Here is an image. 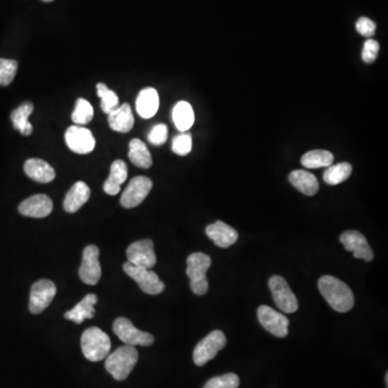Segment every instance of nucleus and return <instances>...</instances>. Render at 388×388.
Instances as JSON below:
<instances>
[{"mask_svg": "<svg viewBox=\"0 0 388 388\" xmlns=\"http://www.w3.org/2000/svg\"><path fill=\"white\" fill-rule=\"evenodd\" d=\"M172 150L174 154H178V156H187L190 154V151L192 150V137L190 134L183 132L174 137Z\"/></svg>", "mask_w": 388, "mask_h": 388, "instance_id": "obj_34", "label": "nucleus"}, {"mask_svg": "<svg viewBox=\"0 0 388 388\" xmlns=\"http://www.w3.org/2000/svg\"><path fill=\"white\" fill-rule=\"evenodd\" d=\"M52 200L45 194H36L23 201L19 212L25 217L45 218L52 213Z\"/></svg>", "mask_w": 388, "mask_h": 388, "instance_id": "obj_16", "label": "nucleus"}, {"mask_svg": "<svg viewBox=\"0 0 388 388\" xmlns=\"http://www.w3.org/2000/svg\"><path fill=\"white\" fill-rule=\"evenodd\" d=\"M356 30L357 32L360 34L361 36L364 37L371 38L376 34V25L374 21L370 20L366 17H363V18L359 19L356 23Z\"/></svg>", "mask_w": 388, "mask_h": 388, "instance_id": "obj_37", "label": "nucleus"}, {"mask_svg": "<svg viewBox=\"0 0 388 388\" xmlns=\"http://www.w3.org/2000/svg\"><path fill=\"white\" fill-rule=\"evenodd\" d=\"M210 265L212 259L203 252H194L187 259V275L190 278L191 290L196 296L207 294L208 280L206 273Z\"/></svg>", "mask_w": 388, "mask_h": 388, "instance_id": "obj_4", "label": "nucleus"}, {"mask_svg": "<svg viewBox=\"0 0 388 388\" xmlns=\"http://www.w3.org/2000/svg\"><path fill=\"white\" fill-rule=\"evenodd\" d=\"M94 116V109L88 101L84 99H77L72 119L77 125L89 124Z\"/></svg>", "mask_w": 388, "mask_h": 388, "instance_id": "obj_31", "label": "nucleus"}, {"mask_svg": "<svg viewBox=\"0 0 388 388\" xmlns=\"http://www.w3.org/2000/svg\"><path fill=\"white\" fill-rule=\"evenodd\" d=\"M109 126L114 131L119 133H127L134 126V116L131 106L124 103L121 106L114 109V112L108 114Z\"/></svg>", "mask_w": 388, "mask_h": 388, "instance_id": "obj_21", "label": "nucleus"}, {"mask_svg": "<svg viewBox=\"0 0 388 388\" xmlns=\"http://www.w3.org/2000/svg\"><path fill=\"white\" fill-rule=\"evenodd\" d=\"M139 361V351L135 347L124 345L109 354L105 368L116 381H124L130 376Z\"/></svg>", "mask_w": 388, "mask_h": 388, "instance_id": "obj_2", "label": "nucleus"}, {"mask_svg": "<svg viewBox=\"0 0 388 388\" xmlns=\"http://www.w3.org/2000/svg\"><path fill=\"white\" fill-rule=\"evenodd\" d=\"M126 257L133 265L152 269L156 263L154 242L151 240H141L133 243L126 249Z\"/></svg>", "mask_w": 388, "mask_h": 388, "instance_id": "obj_14", "label": "nucleus"}, {"mask_svg": "<svg viewBox=\"0 0 388 388\" xmlns=\"http://www.w3.org/2000/svg\"><path fill=\"white\" fill-rule=\"evenodd\" d=\"M68 148L78 154H88L95 148V139L90 130L80 125L70 126L65 133Z\"/></svg>", "mask_w": 388, "mask_h": 388, "instance_id": "obj_13", "label": "nucleus"}, {"mask_svg": "<svg viewBox=\"0 0 388 388\" xmlns=\"http://www.w3.org/2000/svg\"><path fill=\"white\" fill-rule=\"evenodd\" d=\"M24 171L30 179L37 183H49L55 178L54 168L41 159L28 160L24 164Z\"/></svg>", "mask_w": 388, "mask_h": 388, "instance_id": "obj_18", "label": "nucleus"}, {"mask_svg": "<svg viewBox=\"0 0 388 388\" xmlns=\"http://www.w3.org/2000/svg\"><path fill=\"white\" fill-rule=\"evenodd\" d=\"M81 349L88 360L97 363L108 356L112 342L102 329L91 327L82 334Z\"/></svg>", "mask_w": 388, "mask_h": 388, "instance_id": "obj_3", "label": "nucleus"}, {"mask_svg": "<svg viewBox=\"0 0 388 388\" xmlns=\"http://www.w3.org/2000/svg\"><path fill=\"white\" fill-rule=\"evenodd\" d=\"M168 130L165 124H156L148 135L149 143L154 146H161L167 141Z\"/></svg>", "mask_w": 388, "mask_h": 388, "instance_id": "obj_35", "label": "nucleus"}, {"mask_svg": "<svg viewBox=\"0 0 388 388\" xmlns=\"http://www.w3.org/2000/svg\"><path fill=\"white\" fill-rule=\"evenodd\" d=\"M32 112H34V105L30 102H26L14 109L11 114L13 127L20 131L24 136H30L32 134V125L28 121V118Z\"/></svg>", "mask_w": 388, "mask_h": 388, "instance_id": "obj_25", "label": "nucleus"}, {"mask_svg": "<svg viewBox=\"0 0 388 388\" xmlns=\"http://www.w3.org/2000/svg\"><path fill=\"white\" fill-rule=\"evenodd\" d=\"M269 290L272 292V297L274 299L275 305L280 311L292 314L299 309L296 294L290 289L289 285L285 278L278 275H274L269 280Z\"/></svg>", "mask_w": 388, "mask_h": 388, "instance_id": "obj_8", "label": "nucleus"}, {"mask_svg": "<svg viewBox=\"0 0 388 388\" xmlns=\"http://www.w3.org/2000/svg\"><path fill=\"white\" fill-rule=\"evenodd\" d=\"M97 303V296L89 294L78 303L74 309L65 313L64 317L67 320H72L76 324H81L84 319H91L94 317V305Z\"/></svg>", "mask_w": 388, "mask_h": 388, "instance_id": "obj_22", "label": "nucleus"}, {"mask_svg": "<svg viewBox=\"0 0 388 388\" xmlns=\"http://www.w3.org/2000/svg\"><path fill=\"white\" fill-rule=\"evenodd\" d=\"M378 50H380V45H378V42L376 40H366L364 49H363V53H361L363 61L367 63V64L374 63L376 60V57H378Z\"/></svg>", "mask_w": 388, "mask_h": 388, "instance_id": "obj_36", "label": "nucleus"}, {"mask_svg": "<svg viewBox=\"0 0 388 388\" xmlns=\"http://www.w3.org/2000/svg\"><path fill=\"white\" fill-rule=\"evenodd\" d=\"M114 332L125 345L131 347H150L154 342L152 334L141 331L125 317H119L114 320Z\"/></svg>", "mask_w": 388, "mask_h": 388, "instance_id": "obj_6", "label": "nucleus"}, {"mask_svg": "<svg viewBox=\"0 0 388 388\" xmlns=\"http://www.w3.org/2000/svg\"><path fill=\"white\" fill-rule=\"evenodd\" d=\"M57 294V286L49 280H40L32 285L30 290V311L32 314H40L45 311Z\"/></svg>", "mask_w": 388, "mask_h": 388, "instance_id": "obj_9", "label": "nucleus"}, {"mask_svg": "<svg viewBox=\"0 0 388 388\" xmlns=\"http://www.w3.org/2000/svg\"><path fill=\"white\" fill-rule=\"evenodd\" d=\"M160 99L154 88H146L139 92L136 99V110L143 119H150L158 112Z\"/></svg>", "mask_w": 388, "mask_h": 388, "instance_id": "obj_20", "label": "nucleus"}, {"mask_svg": "<svg viewBox=\"0 0 388 388\" xmlns=\"http://www.w3.org/2000/svg\"><path fill=\"white\" fill-rule=\"evenodd\" d=\"M351 164L347 162H342V163L336 164V165H330L327 167L326 171L324 172L323 178L325 183L330 185H339V183H344L347 179L349 178L351 175Z\"/></svg>", "mask_w": 388, "mask_h": 388, "instance_id": "obj_29", "label": "nucleus"}, {"mask_svg": "<svg viewBox=\"0 0 388 388\" xmlns=\"http://www.w3.org/2000/svg\"><path fill=\"white\" fill-rule=\"evenodd\" d=\"M99 249L95 245L84 248L82 263L79 269L80 280L87 285H96L102 276V269L99 265Z\"/></svg>", "mask_w": 388, "mask_h": 388, "instance_id": "obj_11", "label": "nucleus"}, {"mask_svg": "<svg viewBox=\"0 0 388 388\" xmlns=\"http://www.w3.org/2000/svg\"><path fill=\"white\" fill-rule=\"evenodd\" d=\"M318 288L323 297L334 311L347 313L353 309L355 305L353 292L339 278L331 275H325L319 278Z\"/></svg>", "mask_w": 388, "mask_h": 388, "instance_id": "obj_1", "label": "nucleus"}, {"mask_svg": "<svg viewBox=\"0 0 388 388\" xmlns=\"http://www.w3.org/2000/svg\"><path fill=\"white\" fill-rule=\"evenodd\" d=\"M240 378L236 374H227L225 376L210 378L203 388H238Z\"/></svg>", "mask_w": 388, "mask_h": 388, "instance_id": "obj_33", "label": "nucleus"}, {"mask_svg": "<svg viewBox=\"0 0 388 388\" xmlns=\"http://www.w3.org/2000/svg\"><path fill=\"white\" fill-rule=\"evenodd\" d=\"M289 181L294 188L305 196H315L318 192L319 183L316 177L309 172L297 170L290 173Z\"/></svg>", "mask_w": 388, "mask_h": 388, "instance_id": "obj_24", "label": "nucleus"}, {"mask_svg": "<svg viewBox=\"0 0 388 388\" xmlns=\"http://www.w3.org/2000/svg\"><path fill=\"white\" fill-rule=\"evenodd\" d=\"M227 338L221 330H214L205 336L193 351V361L198 367H203L217 356L218 351L225 349Z\"/></svg>", "mask_w": 388, "mask_h": 388, "instance_id": "obj_5", "label": "nucleus"}, {"mask_svg": "<svg viewBox=\"0 0 388 388\" xmlns=\"http://www.w3.org/2000/svg\"><path fill=\"white\" fill-rule=\"evenodd\" d=\"M258 319L263 328L277 338H285L288 334L289 319L272 307L263 305L258 309Z\"/></svg>", "mask_w": 388, "mask_h": 388, "instance_id": "obj_12", "label": "nucleus"}, {"mask_svg": "<svg viewBox=\"0 0 388 388\" xmlns=\"http://www.w3.org/2000/svg\"><path fill=\"white\" fill-rule=\"evenodd\" d=\"M91 190L83 181H77L67 192L64 200V210L67 213H76L89 201Z\"/></svg>", "mask_w": 388, "mask_h": 388, "instance_id": "obj_19", "label": "nucleus"}, {"mask_svg": "<svg viewBox=\"0 0 388 388\" xmlns=\"http://www.w3.org/2000/svg\"><path fill=\"white\" fill-rule=\"evenodd\" d=\"M18 66L17 61L0 59V85L7 87L13 81L18 72Z\"/></svg>", "mask_w": 388, "mask_h": 388, "instance_id": "obj_32", "label": "nucleus"}, {"mask_svg": "<svg viewBox=\"0 0 388 388\" xmlns=\"http://www.w3.org/2000/svg\"><path fill=\"white\" fill-rule=\"evenodd\" d=\"M340 242L347 252H353L354 257L356 259H364L369 263L374 258V250L369 245L368 241L358 231H345L340 236Z\"/></svg>", "mask_w": 388, "mask_h": 388, "instance_id": "obj_15", "label": "nucleus"}, {"mask_svg": "<svg viewBox=\"0 0 388 388\" xmlns=\"http://www.w3.org/2000/svg\"><path fill=\"white\" fill-rule=\"evenodd\" d=\"M123 269L126 274L139 284V288L145 294L156 296V294H161L165 289L164 283L161 282L158 275L150 269L136 267L127 261L124 263Z\"/></svg>", "mask_w": 388, "mask_h": 388, "instance_id": "obj_7", "label": "nucleus"}, {"mask_svg": "<svg viewBox=\"0 0 388 388\" xmlns=\"http://www.w3.org/2000/svg\"><path fill=\"white\" fill-rule=\"evenodd\" d=\"M152 189V181L146 176H137L130 181L121 196V205L134 208L143 203Z\"/></svg>", "mask_w": 388, "mask_h": 388, "instance_id": "obj_10", "label": "nucleus"}, {"mask_svg": "<svg viewBox=\"0 0 388 388\" xmlns=\"http://www.w3.org/2000/svg\"><path fill=\"white\" fill-rule=\"evenodd\" d=\"M129 147V158L134 165L141 168H150L152 166V158L146 143L135 139L130 141Z\"/></svg>", "mask_w": 388, "mask_h": 388, "instance_id": "obj_26", "label": "nucleus"}, {"mask_svg": "<svg viewBox=\"0 0 388 388\" xmlns=\"http://www.w3.org/2000/svg\"><path fill=\"white\" fill-rule=\"evenodd\" d=\"M42 1H45V3H51L53 0H42Z\"/></svg>", "mask_w": 388, "mask_h": 388, "instance_id": "obj_38", "label": "nucleus"}, {"mask_svg": "<svg viewBox=\"0 0 388 388\" xmlns=\"http://www.w3.org/2000/svg\"><path fill=\"white\" fill-rule=\"evenodd\" d=\"M173 120L181 132H187L194 123V112L188 102H179L173 109Z\"/></svg>", "mask_w": 388, "mask_h": 388, "instance_id": "obj_27", "label": "nucleus"}, {"mask_svg": "<svg viewBox=\"0 0 388 388\" xmlns=\"http://www.w3.org/2000/svg\"><path fill=\"white\" fill-rule=\"evenodd\" d=\"M97 95L102 99L101 108L105 114H110L114 109L119 107V97L112 90L107 88L106 84H96Z\"/></svg>", "mask_w": 388, "mask_h": 388, "instance_id": "obj_30", "label": "nucleus"}, {"mask_svg": "<svg viewBox=\"0 0 388 388\" xmlns=\"http://www.w3.org/2000/svg\"><path fill=\"white\" fill-rule=\"evenodd\" d=\"M127 178V166L122 160H116L112 164L110 174L104 183V191L109 196H116L121 190L122 183Z\"/></svg>", "mask_w": 388, "mask_h": 388, "instance_id": "obj_23", "label": "nucleus"}, {"mask_svg": "<svg viewBox=\"0 0 388 388\" xmlns=\"http://www.w3.org/2000/svg\"><path fill=\"white\" fill-rule=\"evenodd\" d=\"M206 235L218 247L227 248L238 242V231L223 221H216L206 227Z\"/></svg>", "mask_w": 388, "mask_h": 388, "instance_id": "obj_17", "label": "nucleus"}, {"mask_svg": "<svg viewBox=\"0 0 388 388\" xmlns=\"http://www.w3.org/2000/svg\"><path fill=\"white\" fill-rule=\"evenodd\" d=\"M334 156L330 151L312 150L303 154L301 164L307 168L328 167L334 163Z\"/></svg>", "mask_w": 388, "mask_h": 388, "instance_id": "obj_28", "label": "nucleus"}]
</instances>
